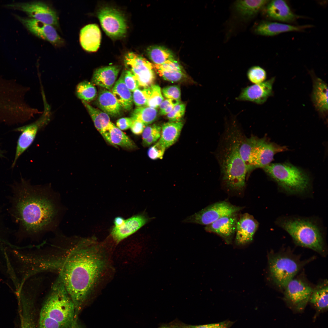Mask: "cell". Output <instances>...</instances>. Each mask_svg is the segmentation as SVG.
Listing matches in <instances>:
<instances>
[{
    "instance_id": "6da1fadb",
    "label": "cell",
    "mask_w": 328,
    "mask_h": 328,
    "mask_svg": "<svg viewBox=\"0 0 328 328\" xmlns=\"http://www.w3.org/2000/svg\"><path fill=\"white\" fill-rule=\"evenodd\" d=\"M93 239L74 238L65 253L48 260L47 270L58 272L78 315L105 265L102 251Z\"/></svg>"
},
{
    "instance_id": "7a4b0ae2",
    "label": "cell",
    "mask_w": 328,
    "mask_h": 328,
    "mask_svg": "<svg viewBox=\"0 0 328 328\" xmlns=\"http://www.w3.org/2000/svg\"><path fill=\"white\" fill-rule=\"evenodd\" d=\"M51 190L32 186L22 180L14 187L15 213L27 234L37 235L56 228L61 207Z\"/></svg>"
},
{
    "instance_id": "3957f363",
    "label": "cell",
    "mask_w": 328,
    "mask_h": 328,
    "mask_svg": "<svg viewBox=\"0 0 328 328\" xmlns=\"http://www.w3.org/2000/svg\"><path fill=\"white\" fill-rule=\"evenodd\" d=\"M239 127L234 118L226 123L216 152L224 184L237 191L244 188L247 177L246 168L239 151L237 135Z\"/></svg>"
},
{
    "instance_id": "277c9868",
    "label": "cell",
    "mask_w": 328,
    "mask_h": 328,
    "mask_svg": "<svg viewBox=\"0 0 328 328\" xmlns=\"http://www.w3.org/2000/svg\"><path fill=\"white\" fill-rule=\"evenodd\" d=\"M37 328H84L75 306L58 276L41 308Z\"/></svg>"
},
{
    "instance_id": "5b68a950",
    "label": "cell",
    "mask_w": 328,
    "mask_h": 328,
    "mask_svg": "<svg viewBox=\"0 0 328 328\" xmlns=\"http://www.w3.org/2000/svg\"><path fill=\"white\" fill-rule=\"evenodd\" d=\"M240 155L246 166L248 175L257 169L269 165L277 153L286 151V147L271 142L265 137L252 135L247 137L241 131L238 134Z\"/></svg>"
},
{
    "instance_id": "8992f818",
    "label": "cell",
    "mask_w": 328,
    "mask_h": 328,
    "mask_svg": "<svg viewBox=\"0 0 328 328\" xmlns=\"http://www.w3.org/2000/svg\"><path fill=\"white\" fill-rule=\"evenodd\" d=\"M280 225L291 236L295 242L301 246L320 254L325 252L323 236L317 225L311 220L298 218L285 219Z\"/></svg>"
},
{
    "instance_id": "52a82bcc",
    "label": "cell",
    "mask_w": 328,
    "mask_h": 328,
    "mask_svg": "<svg viewBox=\"0 0 328 328\" xmlns=\"http://www.w3.org/2000/svg\"><path fill=\"white\" fill-rule=\"evenodd\" d=\"M263 169L268 176L288 193H302L309 187L310 180L308 175L291 164L270 163Z\"/></svg>"
},
{
    "instance_id": "ba28073f",
    "label": "cell",
    "mask_w": 328,
    "mask_h": 328,
    "mask_svg": "<svg viewBox=\"0 0 328 328\" xmlns=\"http://www.w3.org/2000/svg\"><path fill=\"white\" fill-rule=\"evenodd\" d=\"M306 262L291 253L271 252L268 257L270 279L278 288L284 290Z\"/></svg>"
},
{
    "instance_id": "9c48e42d",
    "label": "cell",
    "mask_w": 328,
    "mask_h": 328,
    "mask_svg": "<svg viewBox=\"0 0 328 328\" xmlns=\"http://www.w3.org/2000/svg\"><path fill=\"white\" fill-rule=\"evenodd\" d=\"M44 110L41 117L35 121L28 125L19 127L14 130L21 132L17 142L13 168L21 155L30 146L39 129L48 123L50 119V108L46 101L44 102Z\"/></svg>"
},
{
    "instance_id": "30bf717a",
    "label": "cell",
    "mask_w": 328,
    "mask_h": 328,
    "mask_svg": "<svg viewBox=\"0 0 328 328\" xmlns=\"http://www.w3.org/2000/svg\"><path fill=\"white\" fill-rule=\"evenodd\" d=\"M97 16L103 29L111 39H119L125 35L127 29L126 21L119 10L104 6L98 10Z\"/></svg>"
},
{
    "instance_id": "8fae6325",
    "label": "cell",
    "mask_w": 328,
    "mask_h": 328,
    "mask_svg": "<svg viewBox=\"0 0 328 328\" xmlns=\"http://www.w3.org/2000/svg\"><path fill=\"white\" fill-rule=\"evenodd\" d=\"M242 208L226 201L219 202L187 217L183 222L207 225L223 217L237 214Z\"/></svg>"
},
{
    "instance_id": "7c38bea8",
    "label": "cell",
    "mask_w": 328,
    "mask_h": 328,
    "mask_svg": "<svg viewBox=\"0 0 328 328\" xmlns=\"http://www.w3.org/2000/svg\"><path fill=\"white\" fill-rule=\"evenodd\" d=\"M127 70L134 75L139 87L147 88L153 85L155 78L154 66L146 59L136 53L129 52L124 56Z\"/></svg>"
},
{
    "instance_id": "4fadbf2b",
    "label": "cell",
    "mask_w": 328,
    "mask_h": 328,
    "mask_svg": "<svg viewBox=\"0 0 328 328\" xmlns=\"http://www.w3.org/2000/svg\"><path fill=\"white\" fill-rule=\"evenodd\" d=\"M7 7L22 11L30 18L51 25L59 26V19L56 11L46 3L41 1L17 3Z\"/></svg>"
},
{
    "instance_id": "5bb4252c",
    "label": "cell",
    "mask_w": 328,
    "mask_h": 328,
    "mask_svg": "<svg viewBox=\"0 0 328 328\" xmlns=\"http://www.w3.org/2000/svg\"><path fill=\"white\" fill-rule=\"evenodd\" d=\"M313 289L306 280L301 277L294 278L284 290V298L296 308L302 310L309 301Z\"/></svg>"
},
{
    "instance_id": "9a60e30c",
    "label": "cell",
    "mask_w": 328,
    "mask_h": 328,
    "mask_svg": "<svg viewBox=\"0 0 328 328\" xmlns=\"http://www.w3.org/2000/svg\"><path fill=\"white\" fill-rule=\"evenodd\" d=\"M16 17L29 31L36 36L56 46L63 44V39L53 26L30 17H23L18 15Z\"/></svg>"
},
{
    "instance_id": "2e32d148",
    "label": "cell",
    "mask_w": 328,
    "mask_h": 328,
    "mask_svg": "<svg viewBox=\"0 0 328 328\" xmlns=\"http://www.w3.org/2000/svg\"><path fill=\"white\" fill-rule=\"evenodd\" d=\"M274 78L243 88L236 100L248 101L258 104L264 103L272 94Z\"/></svg>"
},
{
    "instance_id": "e0dca14e",
    "label": "cell",
    "mask_w": 328,
    "mask_h": 328,
    "mask_svg": "<svg viewBox=\"0 0 328 328\" xmlns=\"http://www.w3.org/2000/svg\"><path fill=\"white\" fill-rule=\"evenodd\" d=\"M258 222L248 213L242 214L238 219L235 240V244L242 247L250 243L258 227Z\"/></svg>"
},
{
    "instance_id": "ac0fdd59",
    "label": "cell",
    "mask_w": 328,
    "mask_h": 328,
    "mask_svg": "<svg viewBox=\"0 0 328 328\" xmlns=\"http://www.w3.org/2000/svg\"><path fill=\"white\" fill-rule=\"evenodd\" d=\"M237 214L221 217L211 224L206 225L205 230L208 232L215 233L221 237L226 243H231L236 232L237 220Z\"/></svg>"
},
{
    "instance_id": "d6986e66",
    "label": "cell",
    "mask_w": 328,
    "mask_h": 328,
    "mask_svg": "<svg viewBox=\"0 0 328 328\" xmlns=\"http://www.w3.org/2000/svg\"><path fill=\"white\" fill-rule=\"evenodd\" d=\"M151 218L144 214L133 216L125 220L118 227H114L111 234L114 240L118 243L134 233L150 220Z\"/></svg>"
},
{
    "instance_id": "ffe728a7",
    "label": "cell",
    "mask_w": 328,
    "mask_h": 328,
    "mask_svg": "<svg viewBox=\"0 0 328 328\" xmlns=\"http://www.w3.org/2000/svg\"><path fill=\"white\" fill-rule=\"evenodd\" d=\"M311 25L296 26L277 22L268 21L260 22L255 29L258 34L268 36H275L289 32L299 31L310 27Z\"/></svg>"
},
{
    "instance_id": "44dd1931",
    "label": "cell",
    "mask_w": 328,
    "mask_h": 328,
    "mask_svg": "<svg viewBox=\"0 0 328 328\" xmlns=\"http://www.w3.org/2000/svg\"><path fill=\"white\" fill-rule=\"evenodd\" d=\"M266 13L270 18L283 22H291L297 17L286 2L282 0H274L268 2Z\"/></svg>"
},
{
    "instance_id": "7402d4cb",
    "label": "cell",
    "mask_w": 328,
    "mask_h": 328,
    "mask_svg": "<svg viewBox=\"0 0 328 328\" xmlns=\"http://www.w3.org/2000/svg\"><path fill=\"white\" fill-rule=\"evenodd\" d=\"M120 70L119 66L114 65L97 69L93 74L91 83L106 89L112 90Z\"/></svg>"
},
{
    "instance_id": "603a6c76",
    "label": "cell",
    "mask_w": 328,
    "mask_h": 328,
    "mask_svg": "<svg viewBox=\"0 0 328 328\" xmlns=\"http://www.w3.org/2000/svg\"><path fill=\"white\" fill-rule=\"evenodd\" d=\"M101 35L100 29L95 24L87 25L81 29L80 40L82 48L89 52L97 51L100 43Z\"/></svg>"
},
{
    "instance_id": "cb8c5ba5",
    "label": "cell",
    "mask_w": 328,
    "mask_h": 328,
    "mask_svg": "<svg viewBox=\"0 0 328 328\" xmlns=\"http://www.w3.org/2000/svg\"><path fill=\"white\" fill-rule=\"evenodd\" d=\"M96 102L102 111L109 116L117 117L121 114V107L112 93L107 89L100 90Z\"/></svg>"
},
{
    "instance_id": "d4e9b609",
    "label": "cell",
    "mask_w": 328,
    "mask_h": 328,
    "mask_svg": "<svg viewBox=\"0 0 328 328\" xmlns=\"http://www.w3.org/2000/svg\"><path fill=\"white\" fill-rule=\"evenodd\" d=\"M82 102L91 117L97 130L106 140L108 137L109 129L111 124L109 116L103 111L95 108L88 102Z\"/></svg>"
},
{
    "instance_id": "484cf974",
    "label": "cell",
    "mask_w": 328,
    "mask_h": 328,
    "mask_svg": "<svg viewBox=\"0 0 328 328\" xmlns=\"http://www.w3.org/2000/svg\"><path fill=\"white\" fill-rule=\"evenodd\" d=\"M112 93L121 108L127 111L132 108V94L123 81L122 73L115 82L112 89Z\"/></svg>"
},
{
    "instance_id": "4316f807",
    "label": "cell",
    "mask_w": 328,
    "mask_h": 328,
    "mask_svg": "<svg viewBox=\"0 0 328 328\" xmlns=\"http://www.w3.org/2000/svg\"><path fill=\"white\" fill-rule=\"evenodd\" d=\"M181 121H169L162 125L159 141L166 148L174 144L178 138L183 126Z\"/></svg>"
},
{
    "instance_id": "83f0119b",
    "label": "cell",
    "mask_w": 328,
    "mask_h": 328,
    "mask_svg": "<svg viewBox=\"0 0 328 328\" xmlns=\"http://www.w3.org/2000/svg\"><path fill=\"white\" fill-rule=\"evenodd\" d=\"M313 100L316 108L321 112L328 110V87L321 79L317 78L314 84Z\"/></svg>"
},
{
    "instance_id": "f1b7e54d",
    "label": "cell",
    "mask_w": 328,
    "mask_h": 328,
    "mask_svg": "<svg viewBox=\"0 0 328 328\" xmlns=\"http://www.w3.org/2000/svg\"><path fill=\"white\" fill-rule=\"evenodd\" d=\"M328 281L325 280L315 288L310 298L309 301L319 311L328 308Z\"/></svg>"
},
{
    "instance_id": "f546056e",
    "label": "cell",
    "mask_w": 328,
    "mask_h": 328,
    "mask_svg": "<svg viewBox=\"0 0 328 328\" xmlns=\"http://www.w3.org/2000/svg\"><path fill=\"white\" fill-rule=\"evenodd\" d=\"M146 53L149 59L155 65H161L175 60L172 52L162 46L153 45L148 47Z\"/></svg>"
},
{
    "instance_id": "4dcf8cb0",
    "label": "cell",
    "mask_w": 328,
    "mask_h": 328,
    "mask_svg": "<svg viewBox=\"0 0 328 328\" xmlns=\"http://www.w3.org/2000/svg\"><path fill=\"white\" fill-rule=\"evenodd\" d=\"M108 132L112 145L116 147V145H118L129 149L136 148V145L134 142L112 123Z\"/></svg>"
},
{
    "instance_id": "1f68e13d",
    "label": "cell",
    "mask_w": 328,
    "mask_h": 328,
    "mask_svg": "<svg viewBox=\"0 0 328 328\" xmlns=\"http://www.w3.org/2000/svg\"><path fill=\"white\" fill-rule=\"evenodd\" d=\"M269 1L265 0H238L236 2V8L243 16L250 17L257 13Z\"/></svg>"
},
{
    "instance_id": "d6a6232c",
    "label": "cell",
    "mask_w": 328,
    "mask_h": 328,
    "mask_svg": "<svg viewBox=\"0 0 328 328\" xmlns=\"http://www.w3.org/2000/svg\"><path fill=\"white\" fill-rule=\"evenodd\" d=\"M157 110L146 106L137 107L133 111L131 118L139 120L146 126L152 124L156 119Z\"/></svg>"
},
{
    "instance_id": "836d02e7",
    "label": "cell",
    "mask_w": 328,
    "mask_h": 328,
    "mask_svg": "<svg viewBox=\"0 0 328 328\" xmlns=\"http://www.w3.org/2000/svg\"><path fill=\"white\" fill-rule=\"evenodd\" d=\"M75 94L79 99L87 102L94 100L97 96V91L94 84L90 82L84 80L77 86Z\"/></svg>"
},
{
    "instance_id": "e575fe53",
    "label": "cell",
    "mask_w": 328,
    "mask_h": 328,
    "mask_svg": "<svg viewBox=\"0 0 328 328\" xmlns=\"http://www.w3.org/2000/svg\"><path fill=\"white\" fill-rule=\"evenodd\" d=\"M151 93V86L141 90L139 88L133 92V102L137 107L146 106Z\"/></svg>"
},
{
    "instance_id": "d590c367",
    "label": "cell",
    "mask_w": 328,
    "mask_h": 328,
    "mask_svg": "<svg viewBox=\"0 0 328 328\" xmlns=\"http://www.w3.org/2000/svg\"><path fill=\"white\" fill-rule=\"evenodd\" d=\"M247 74L248 80L255 84L264 82L266 77L265 71L263 68L258 66H253L249 68Z\"/></svg>"
},
{
    "instance_id": "8d00e7d4",
    "label": "cell",
    "mask_w": 328,
    "mask_h": 328,
    "mask_svg": "<svg viewBox=\"0 0 328 328\" xmlns=\"http://www.w3.org/2000/svg\"><path fill=\"white\" fill-rule=\"evenodd\" d=\"M151 87V93L146 106L156 109L159 107L160 104L164 100V98L159 86L153 84Z\"/></svg>"
},
{
    "instance_id": "74e56055",
    "label": "cell",
    "mask_w": 328,
    "mask_h": 328,
    "mask_svg": "<svg viewBox=\"0 0 328 328\" xmlns=\"http://www.w3.org/2000/svg\"><path fill=\"white\" fill-rule=\"evenodd\" d=\"M164 79L171 82H177L184 78L186 75L183 71L157 70Z\"/></svg>"
},
{
    "instance_id": "f35d334b",
    "label": "cell",
    "mask_w": 328,
    "mask_h": 328,
    "mask_svg": "<svg viewBox=\"0 0 328 328\" xmlns=\"http://www.w3.org/2000/svg\"><path fill=\"white\" fill-rule=\"evenodd\" d=\"M166 148L159 141L148 149V155L151 159L155 160L162 158Z\"/></svg>"
},
{
    "instance_id": "ab89813d",
    "label": "cell",
    "mask_w": 328,
    "mask_h": 328,
    "mask_svg": "<svg viewBox=\"0 0 328 328\" xmlns=\"http://www.w3.org/2000/svg\"><path fill=\"white\" fill-rule=\"evenodd\" d=\"M123 81L126 86L131 92L139 88V86L134 74L129 70H126L122 73Z\"/></svg>"
},
{
    "instance_id": "60d3db41",
    "label": "cell",
    "mask_w": 328,
    "mask_h": 328,
    "mask_svg": "<svg viewBox=\"0 0 328 328\" xmlns=\"http://www.w3.org/2000/svg\"><path fill=\"white\" fill-rule=\"evenodd\" d=\"M185 105L180 103L176 105L172 110L167 114V118L170 121H180L184 115Z\"/></svg>"
},
{
    "instance_id": "b9f144b4",
    "label": "cell",
    "mask_w": 328,
    "mask_h": 328,
    "mask_svg": "<svg viewBox=\"0 0 328 328\" xmlns=\"http://www.w3.org/2000/svg\"><path fill=\"white\" fill-rule=\"evenodd\" d=\"M162 91L164 96L167 99L180 100L181 91L179 86L173 85L164 88Z\"/></svg>"
},
{
    "instance_id": "7bdbcfd3",
    "label": "cell",
    "mask_w": 328,
    "mask_h": 328,
    "mask_svg": "<svg viewBox=\"0 0 328 328\" xmlns=\"http://www.w3.org/2000/svg\"><path fill=\"white\" fill-rule=\"evenodd\" d=\"M181 103L180 100L170 99L164 100L159 107L160 113L162 115L167 114L176 105Z\"/></svg>"
},
{
    "instance_id": "ee69618b",
    "label": "cell",
    "mask_w": 328,
    "mask_h": 328,
    "mask_svg": "<svg viewBox=\"0 0 328 328\" xmlns=\"http://www.w3.org/2000/svg\"><path fill=\"white\" fill-rule=\"evenodd\" d=\"M157 70L183 71L182 68L175 60L169 61L161 65H153Z\"/></svg>"
},
{
    "instance_id": "f6af8a7d",
    "label": "cell",
    "mask_w": 328,
    "mask_h": 328,
    "mask_svg": "<svg viewBox=\"0 0 328 328\" xmlns=\"http://www.w3.org/2000/svg\"><path fill=\"white\" fill-rule=\"evenodd\" d=\"M234 322L226 320L220 323L201 325H193L191 328H230Z\"/></svg>"
},
{
    "instance_id": "bcb514c9",
    "label": "cell",
    "mask_w": 328,
    "mask_h": 328,
    "mask_svg": "<svg viewBox=\"0 0 328 328\" xmlns=\"http://www.w3.org/2000/svg\"><path fill=\"white\" fill-rule=\"evenodd\" d=\"M161 127L155 124L146 126L142 134V141L153 134L161 132Z\"/></svg>"
},
{
    "instance_id": "7dc6e473",
    "label": "cell",
    "mask_w": 328,
    "mask_h": 328,
    "mask_svg": "<svg viewBox=\"0 0 328 328\" xmlns=\"http://www.w3.org/2000/svg\"><path fill=\"white\" fill-rule=\"evenodd\" d=\"M130 129L132 132L136 135L142 134L146 125L142 121L133 119Z\"/></svg>"
},
{
    "instance_id": "c3c4849f",
    "label": "cell",
    "mask_w": 328,
    "mask_h": 328,
    "mask_svg": "<svg viewBox=\"0 0 328 328\" xmlns=\"http://www.w3.org/2000/svg\"><path fill=\"white\" fill-rule=\"evenodd\" d=\"M132 118H123L118 120L117 127L121 130H125L130 128L133 121Z\"/></svg>"
},
{
    "instance_id": "681fc988",
    "label": "cell",
    "mask_w": 328,
    "mask_h": 328,
    "mask_svg": "<svg viewBox=\"0 0 328 328\" xmlns=\"http://www.w3.org/2000/svg\"><path fill=\"white\" fill-rule=\"evenodd\" d=\"M161 132L153 134L145 140L142 141L143 145L146 147L148 146L155 142L159 139L160 138Z\"/></svg>"
},
{
    "instance_id": "f907efd6",
    "label": "cell",
    "mask_w": 328,
    "mask_h": 328,
    "mask_svg": "<svg viewBox=\"0 0 328 328\" xmlns=\"http://www.w3.org/2000/svg\"><path fill=\"white\" fill-rule=\"evenodd\" d=\"M21 322V328H36L34 320L32 319L25 318Z\"/></svg>"
},
{
    "instance_id": "816d5d0a",
    "label": "cell",
    "mask_w": 328,
    "mask_h": 328,
    "mask_svg": "<svg viewBox=\"0 0 328 328\" xmlns=\"http://www.w3.org/2000/svg\"><path fill=\"white\" fill-rule=\"evenodd\" d=\"M125 221V220L121 217H116L114 220V227H120L123 224Z\"/></svg>"
},
{
    "instance_id": "f5cc1de1",
    "label": "cell",
    "mask_w": 328,
    "mask_h": 328,
    "mask_svg": "<svg viewBox=\"0 0 328 328\" xmlns=\"http://www.w3.org/2000/svg\"><path fill=\"white\" fill-rule=\"evenodd\" d=\"M2 152L0 149V157L2 156Z\"/></svg>"
}]
</instances>
